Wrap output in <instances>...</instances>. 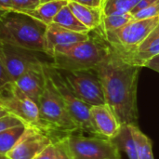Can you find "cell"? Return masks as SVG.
<instances>
[{
    "label": "cell",
    "instance_id": "cell-6",
    "mask_svg": "<svg viewBox=\"0 0 159 159\" xmlns=\"http://www.w3.org/2000/svg\"><path fill=\"white\" fill-rule=\"evenodd\" d=\"M159 23V17L132 20L119 29L102 33L107 43L120 55L126 56L135 50Z\"/></svg>",
    "mask_w": 159,
    "mask_h": 159
},
{
    "label": "cell",
    "instance_id": "cell-36",
    "mask_svg": "<svg viewBox=\"0 0 159 159\" xmlns=\"http://www.w3.org/2000/svg\"><path fill=\"white\" fill-rule=\"evenodd\" d=\"M7 156H4V155H0V159H4Z\"/></svg>",
    "mask_w": 159,
    "mask_h": 159
},
{
    "label": "cell",
    "instance_id": "cell-18",
    "mask_svg": "<svg viewBox=\"0 0 159 159\" xmlns=\"http://www.w3.org/2000/svg\"><path fill=\"white\" fill-rule=\"evenodd\" d=\"M120 152H124L129 159H138L136 143L129 125H123L118 134L112 140Z\"/></svg>",
    "mask_w": 159,
    "mask_h": 159
},
{
    "label": "cell",
    "instance_id": "cell-14",
    "mask_svg": "<svg viewBox=\"0 0 159 159\" xmlns=\"http://www.w3.org/2000/svg\"><path fill=\"white\" fill-rule=\"evenodd\" d=\"M46 63L47 62L29 69L14 82L16 86L30 99L36 102L37 105L46 84Z\"/></svg>",
    "mask_w": 159,
    "mask_h": 159
},
{
    "label": "cell",
    "instance_id": "cell-33",
    "mask_svg": "<svg viewBox=\"0 0 159 159\" xmlns=\"http://www.w3.org/2000/svg\"><path fill=\"white\" fill-rule=\"evenodd\" d=\"M7 115H8L5 110H3V109H0V117H3V116H7Z\"/></svg>",
    "mask_w": 159,
    "mask_h": 159
},
{
    "label": "cell",
    "instance_id": "cell-19",
    "mask_svg": "<svg viewBox=\"0 0 159 159\" xmlns=\"http://www.w3.org/2000/svg\"><path fill=\"white\" fill-rule=\"evenodd\" d=\"M52 23H56L65 29L80 34H89L90 31L82 24L78 19L74 15L72 10L69 8L68 5L63 7L53 20Z\"/></svg>",
    "mask_w": 159,
    "mask_h": 159
},
{
    "label": "cell",
    "instance_id": "cell-22",
    "mask_svg": "<svg viewBox=\"0 0 159 159\" xmlns=\"http://www.w3.org/2000/svg\"><path fill=\"white\" fill-rule=\"evenodd\" d=\"M133 20L131 13H112L104 15L100 30L102 33H106L121 28Z\"/></svg>",
    "mask_w": 159,
    "mask_h": 159
},
{
    "label": "cell",
    "instance_id": "cell-23",
    "mask_svg": "<svg viewBox=\"0 0 159 159\" xmlns=\"http://www.w3.org/2000/svg\"><path fill=\"white\" fill-rule=\"evenodd\" d=\"M140 0H105L103 14L112 13H130Z\"/></svg>",
    "mask_w": 159,
    "mask_h": 159
},
{
    "label": "cell",
    "instance_id": "cell-28",
    "mask_svg": "<svg viewBox=\"0 0 159 159\" xmlns=\"http://www.w3.org/2000/svg\"><path fill=\"white\" fill-rule=\"evenodd\" d=\"M35 159H57V150L55 143L49 144L47 148H45Z\"/></svg>",
    "mask_w": 159,
    "mask_h": 159
},
{
    "label": "cell",
    "instance_id": "cell-1",
    "mask_svg": "<svg viewBox=\"0 0 159 159\" xmlns=\"http://www.w3.org/2000/svg\"><path fill=\"white\" fill-rule=\"evenodd\" d=\"M140 66L131 64L109 45V50L95 71L100 78L105 102L119 123L138 125V78Z\"/></svg>",
    "mask_w": 159,
    "mask_h": 159
},
{
    "label": "cell",
    "instance_id": "cell-26",
    "mask_svg": "<svg viewBox=\"0 0 159 159\" xmlns=\"http://www.w3.org/2000/svg\"><path fill=\"white\" fill-rule=\"evenodd\" d=\"M20 125H24V124L19 118L9 114L3 117H0V131L6 130L10 128H14Z\"/></svg>",
    "mask_w": 159,
    "mask_h": 159
},
{
    "label": "cell",
    "instance_id": "cell-30",
    "mask_svg": "<svg viewBox=\"0 0 159 159\" xmlns=\"http://www.w3.org/2000/svg\"><path fill=\"white\" fill-rule=\"evenodd\" d=\"M8 82H10L9 78H8V75L7 74V71L5 69V66H4V62H3V60L1 58V55H0V89L5 86L7 85Z\"/></svg>",
    "mask_w": 159,
    "mask_h": 159
},
{
    "label": "cell",
    "instance_id": "cell-4",
    "mask_svg": "<svg viewBox=\"0 0 159 159\" xmlns=\"http://www.w3.org/2000/svg\"><path fill=\"white\" fill-rule=\"evenodd\" d=\"M46 75L47 79L45 88L38 101L40 119L45 129L48 132L53 130L65 132L67 134L80 131L78 125L66 109L61 97L60 96L47 71Z\"/></svg>",
    "mask_w": 159,
    "mask_h": 159
},
{
    "label": "cell",
    "instance_id": "cell-10",
    "mask_svg": "<svg viewBox=\"0 0 159 159\" xmlns=\"http://www.w3.org/2000/svg\"><path fill=\"white\" fill-rule=\"evenodd\" d=\"M38 51L0 43V55L10 82H15L29 69L47 61L40 58Z\"/></svg>",
    "mask_w": 159,
    "mask_h": 159
},
{
    "label": "cell",
    "instance_id": "cell-13",
    "mask_svg": "<svg viewBox=\"0 0 159 159\" xmlns=\"http://www.w3.org/2000/svg\"><path fill=\"white\" fill-rule=\"evenodd\" d=\"M89 33L80 34L65 29L56 23H51L47 26L45 34V54L50 58L56 48L84 41L89 38Z\"/></svg>",
    "mask_w": 159,
    "mask_h": 159
},
{
    "label": "cell",
    "instance_id": "cell-27",
    "mask_svg": "<svg viewBox=\"0 0 159 159\" xmlns=\"http://www.w3.org/2000/svg\"><path fill=\"white\" fill-rule=\"evenodd\" d=\"M57 150V159H73L64 143L63 137L54 142Z\"/></svg>",
    "mask_w": 159,
    "mask_h": 159
},
{
    "label": "cell",
    "instance_id": "cell-8",
    "mask_svg": "<svg viewBox=\"0 0 159 159\" xmlns=\"http://www.w3.org/2000/svg\"><path fill=\"white\" fill-rule=\"evenodd\" d=\"M73 159H121L120 151L112 140L74 133L63 137Z\"/></svg>",
    "mask_w": 159,
    "mask_h": 159
},
{
    "label": "cell",
    "instance_id": "cell-9",
    "mask_svg": "<svg viewBox=\"0 0 159 159\" xmlns=\"http://www.w3.org/2000/svg\"><path fill=\"white\" fill-rule=\"evenodd\" d=\"M59 71L66 80L74 93L82 102L89 106L106 103L102 87L95 69Z\"/></svg>",
    "mask_w": 159,
    "mask_h": 159
},
{
    "label": "cell",
    "instance_id": "cell-38",
    "mask_svg": "<svg viewBox=\"0 0 159 159\" xmlns=\"http://www.w3.org/2000/svg\"><path fill=\"white\" fill-rule=\"evenodd\" d=\"M0 109H2V108H1V107H0Z\"/></svg>",
    "mask_w": 159,
    "mask_h": 159
},
{
    "label": "cell",
    "instance_id": "cell-34",
    "mask_svg": "<svg viewBox=\"0 0 159 159\" xmlns=\"http://www.w3.org/2000/svg\"><path fill=\"white\" fill-rule=\"evenodd\" d=\"M154 32H155L156 34H157L159 35V23L157 24V27L154 29Z\"/></svg>",
    "mask_w": 159,
    "mask_h": 159
},
{
    "label": "cell",
    "instance_id": "cell-15",
    "mask_svg": "<svg viewBox=\"0 0 159 159\" xmlns=\"http://www.w3.org/2000/svg\"><path fill=\"white\" fill-rule=\"evenodd\" d=\"M157 56H159V35L153 30L147 38L139 45L135 50L121 57L131 64L144 67Z\"/></svg>",
    "mask_w": 159,
    "mask_h": 159
},
{
    "label": "cell",
    "instance_id": "cell-11",
    "mask_svg": "<svg viewBox=\"0 0 159 159\" xmlns=\"http://www.w3.org/2000/svg\"><path fill=\"white\" fill-rule=\"evenodd\" d=\"M54 142L48 132L28 127L21 139L7 157L10 159H35L45 148Z\"/></svg>",
    "mask_w": 159,
    "mask_h": 159
},
{
    "label": "cell",
    "instance_id": "cell-3",
    "mask_svg": "<svg viewBox=\"0 0 159 159\" xmlns=\"http://www.w3.org/2000/svg\"><path fill=\"white\" fill-rule=\"evenodd\" d=\"M45 23L18 11H0V43L45 54Z\"/></svg>",
    "mask_w": 159,
    "mask_h": 159
},
{
    "label": "cell",
    "instance_id": "cell-35",
    "mask_svg": "<svg viewBox=\"0 0 159 159\" xmlns=\"http://www.w3.org/2000/svg\"><path fill=\"white\" fill-rule=\"evenodd\" d=\"M40 1V4H43V3H47V2H50V1H54V0H39Z\"/></svg>",
    "mask_w": 159,
    "mask_h": 159
},
{
    "label": "cell",
    "instance_id": "cell-2",
    "mask_svg": "<svg viewBox=\"0 0 159 159\" xmlns=\"http://www.w3.org/2000/svg\"><path fill=\"white\" fill-rule=\"evenodd\" d=\"M109 50V44L99 29L90 31L88 39L56 48L50 64L59 70L78 71L95 69Z\"/></svg>",
    "mask_w": 159,
    "mask_h": 159
},
{
    "label": "cell",
    "instance_id": "cell-32",
    "mask_svg": "<svg viewBox=\"0 0 159 159\" xmlns=\"http://www.w3.org/2000/svg\"><path fill=\"white\" fill-rule=\"evenodd\" d=\"M11 9L10 0H0V11H7Z\"/></svg>",
    "mask_w": 159,
    "mask_h": 159
},
{
    "label": "cell",
    "instance_id": "cell-12",
    "mask_svg": "<svg viewBox=\"0 0 159 159\" xmlns=\"http://www.w3.org/2000/svg\"><path fill=\"white\" fill-rule=\"evenodd\" d=\"M89 112L94 127L101 137L113 140L118 134L122 125L107 103L90 106Z\"/></svg>",
    "mask_w": 159,
    "mask_h": 159
},
{
    "label": "cell",
    "instance_id": "cell-24",
    "mask_svg": "<svg viewBox=\"0 0 159 159\" xmlns=\"http://www.w3.org/2000/svg\"><path fill=\"white\" fill-rule=\"evenodd\" d=\"M11 9L18 12H25L34 9L40 5L39 0H10Z\"/></svg>",
    "mask_w": 159,
    "mask_h": 159
},
{
    "label": "cell",
    "instance_id": "cell-16",
    "mask_svg": "<svg viewBox=\"0 0 159 159\" xmlns=\"http://www.w3.org/2000/svg\"><path fill=\"white\" fill-rule=\"evenodd\" d=\"M68 7L78 20L89 31H94L101 28L104 16L103 8L91 7L72 1L68 2Z\"/></svg>",
    "mask_w": 159,
    "mask_h": 159
},
{
    "label": "cell",
    "instance_id": "cell-37",
    "mask_svg": "<svg viewBox=\"0 0 159 159\" xmlns=\"http://www.w3.org/2000/svg\"><path fill=\"white\" fill-rule=\"evenodd\" d=\"M4 159H10V158H8L7 157H5V158H4Z\"/></svg>",
    "mask_w": 159,
    "mask_h": 159
},
{
    "label": "cell",
    "instance_id": "cell-5",
    "mask_svg": "<svg viewBox=\"0 0 159 159\" xmlns=\"http://www.w3.org/2000/svg\"><path fill=\"white\" fill-rule=\"evenodd\" d=\"M0 107L27 127L47 131L41 122L37 103L23 93L14 82H8L0 89Z\"/></svg>",
    "mask_w": 159,
    "mask_h": 159
},
{
    "label": "cell",
    "instance_id": "cell-17",
    "mask_svg": "<svg viewBox=\"0 0 159 159\" xmlns=\"http://www.w3.org/2000/svg\"><path fill=\"white\" fill-rule=\"evenodd\" d=\"M69 0H54L47 3L40 4L37 7L32 10H28L22 13H25L32 18L49 25L53 22L54 18L59 13V11L65 6L68 5Z\"/></svg>",
    "mask_w": 159,
    "mask_h": 159
},
{
    "label": "cell",
    "instance_id": "cell-7",
    "mask_svg": "<svg viewBox=\"0 0 159 159\" xmlns=\"http://www.w3.org/2000/svg\"><path fill=\"white\" fill-rule=\"evenodd\" d=\"M46 71L49 75L52 83L54 84L56 89L58 90L60 96L61 97L69 114L78 125L80 131L88 133L91 136L101 137L91 120L89 112L90 106L82 102L74 93L61 72L53 67L50 62H47Z\"/></svg>",
    "mask_w": 159,
    "mask_h": 159
},
{
    "label": "cell",
    "instance_id": "cell-31",
    "mask_svg": "<svg viewBox=\"0 0 159 159\" xmlns=\"http://www.w3.org/2000/svg\"><path fill=\"white\" fill-rule=\"evenodd\" d=\"M157 1H158V0H140V2L135 6V7L131 10L130 13L133 15V14H135V13H137V12H139V11L144 9V8H146L147 7H149V6H151V5H153V4H155V3L157 2Z\"/></svg>",
    "mask_w": 159,
    "mask_h": 159
},
{
    "label": "cell",
    "instance_id": "cell-29",
    "mask_svg": "<svg viewBox=\"0 0 159 159\" xmlns=\"http://www.w3.org/2000/svg\"><path fill=\"white\" fill-rule=\"evenodd\" d=\"M69 1L75 2L91 7H98V8H103L105 3V0H69Z\"/></svg>",
    "mask_w": 159,
    "mask_h": 159
},
{
    "label": "cell",
    "instance_id": "cell-20",
    "mask_svg": "<svg viewBox=\"0 0 159 159\" xmlns=\"http://www.w3.org/2000/svg\"><path fill=\"white\" fill-rule=\"evenodd\" d=\"M28 127L20 125L0 131V155L7 156L21 139Z\"/></svg>",
    "mask_w": 159,
    "mask_h": 159
},
{
    "label": "cell",
    "instance_id": "cell-21",
    "mask_svg": "<svg viewBox=\"0 0 159 159\" xmlns=\"http://www.w3.org/2000/svg\"><path fill=\"white\" fill-rule=\"evenodd\" d=\"M136 143L138 159H155L153 153V144L150 138L144 134L138 125H129Z\"/></svg>",
    "mask_w": 159,
    "mask_h": 159
},
{
    "label": "cell",
    "instance_id": "cell-25",
    "mask_svg": "<svg viewBox=\"0 0 159 159\" xmlns=\"http://www.w3.org/2000/svg\"><path fill=\"white\" fill-rule=\"evenodd\" d=\"M134 20H145L159 17V0L155 4L132 15Z\"/></svg>",
    "mask_w": 159,
    "mask_h": 159
}]
</instances>
